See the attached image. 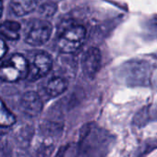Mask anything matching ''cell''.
Listing matches in <instances>:
<instances>
[{"mask_svg": "<svg viewBox=\"0 0 157 157\" xmlns=\"http://www.w3.org/2000/svg\"><path fill=\"white\" fill-rule=\"evenodd\" d=\"M86 34V29L82 25L75 24L72 26H68L58 36L56 46L61 53H75L84 44Z\"/></svg>", "mask_w": 157, "mask_h": 157, "instance_id": "1", "label": "cell"}, {"mask_svg": "<svg viewBox=\"0 0 157 157\" xmlns=\"http://www.w3.org/2000/svg\"><path fill=\"white\" fill-rule=\"evenodd\" d=\"M29 62L21 54L12 55L0 65V80L6 82H16L27 78Z\"/></svg>", "mask_w": 157, "mask_h": 157, "instance_id": "2", "label": "cell"}, {"mask_svg": "<svg viewBox=\"0 0 157 157\" xmlns=\"http://www.w3.org/2000/svg\"><path fill=\"white\" fill-rule=\"evenodd\" d=\"M125 82L129 85L146 86L150 82L151 74V65L144 61L129 62L123 71Z\"/></svg>", "mask_w": 157, "mask_h": 157, "instance_id": "3", "label": "cell"}, {"mask_svg": "<svg viewBox=\"0 0 157 157\" xmlns=\"http://www.w3.org/2000/svg\"><path fill=\"white\" fill-rule=\"evenodd\" d=\"M53 33V25L46 20H33L26 32L25 42L33 46H40L48 42Z\"/></svg>", "mask_w": 157, "mask_h": 157, "instance_id": "4", "label": "cell"}, {"mask_svg": "<svg viewBox=\"0 0 157 157\" xmlns=\"http://www.w3.org/2000/svg\"><path fill=\"white\" fill-rule=\"evenodd\" d=\"M53 59L46 52H38L29 63V72L27 78L31 82H35L46 76L52 69Z\"/></svg>", "mask_w": 157, "mask_h": 157, "instance_id": "5", "label": "cell"}, {"mask_svg": "<svg viewBox=\"0 0 157 157\" xmlns=\"http://www.w3.org/2000/svg\"><path fill=\"white\" fill-rule=\"evenodd\" d=\"M102 56L101 52L96 47H91L88 49L82 60V71L89 78H94L98 73L101 67Z\"/></svg>", "mask_w": 157, "mask_h": 157, "instance_id": "6", "label": "cell"}, {"mask_svg": "<svg viewBox=\"0 0 157 157\" xmlns=\"http://www.w3.org/2000/svg\"><path fill=\"white\" fill-rule=\"evenodd\" d=\"M21 107L28 116L35 117L41 113L43 109V102L35 92H27L21 99Z\"/></svg>", "mask_w": 157, "mask_h": 157, "instance_id": "7", "label": "cell"}, {"mask_svg": "<svg viewBox=\"0 0 157 157\" xmlns=\"http://www.w3.org/2000/svg\"><path fill=\"white\" fill-rule=\"evenodd\" d=\"M38 5V0H11L10 10L17 17H23L32 13Z\"/></svg>", "mask_w": 157, "mask_h": 157, "instance_id": "8", "label": "cell"}, {"mask_svg": "<svg viewBox=\"0 0 157 157\" xmlns=\"http://www.w3.org/2000/svg\"><path fill=\"white\" fill-rule=\"evenodd\" d=\"M21 24L13 21H6L0 24V38L3 37L10 41H17L20 39Z\"/></svg>", "mask_w": 157, "mask_h": 157, "instance_id": "9", "label": "cell"}, {"mask_svg": "<svg viewBox=\"0 0 157 157\" xmlns=\"http://www.w3.org/2000/svg\"><path fill=\"white\" fill-rule=\"evenodd\" d=\"M67 89V82L62 77H53L45 85V92L50 97H57Z\"/></svg>", "mask_w": 157, "mask_h": 157, "instance_id": "10", "label": "cell"}, {"mask_svg": "<svg viewBox=\"0 0 157 157\" xmlns=\"http://www.w3.org/2000/svg\"><path fill=\"white\" fill-rule=\"evenodd\" d=\"M15 116L8 109L5 104L0 100V127L8 128L15 124Z\"/></svg>", "mask_w": 157, "mask_h": 157, "instance_id": "11", "label": "cell"}, {"mask_svg": "<svg viewBox=\"0 0 157 157\" xmlns=\"http://www.w3.org/2000/svg\"><path fill=\"white\" fill-rule=\"evenodd\" d=\"M44 10V11H41L42 14H44L45 16H52L55 14V11L56 10V7L53 4H44L41 8V10Z\"/></svg>", "mask_w": 157, "mask_h": 157, "instance_id": "12", "label": "cell"}, {"mask_svg": "<svg viewBox=\"0 0 157 157\" xmlns=\"http://www.w3.org/2000/svg\"><path fill=\"white\" fill-rule=\"evenodd\" d=\"M7 52H8V46H7L6 43L0 38V59L6 55Z\"/></svg>", "mask_w": 157, "mask_h": 157, "instance_id": "13", "label": "cell"}, {"mask_svg": "<svg viewBox=\"0 0 157 157\" xmlns=\"http://www.w3.org/2000/svg\"><path fill=\"white\" fill-rule=\"evenodd\" d=\"M2 12H3V2L2 0H0V18L2 16Z\"/></svg>", "mask_w": 157, "mask_h": 157, "instance_id": "14", "label": "cell"}, {"mask_svg": "<svg viewBox=\"0 0 157 157\" xmlns=\"http://www.w3.org/2000/svg\"><path fill=\"white\" fill-rule=\"evenodd\" d=\"M154 56H155V57H157V53H155V54H154Z\"/></svg>", "mask_w": 157, "mask_h": 157, "instance_id": "15", "label": "cell"}]
</instances>
